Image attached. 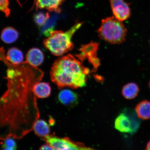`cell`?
Wrapping results in <instances>:
<instances>
[{"instance_id":"cell-13","label":"cell","mask_w":150,"mask_h":150,"mask_svg":"<svg viewBox=\"0 0 150 150\" xmlns=\"http://www.w3.org/2000/svg\"><path fill=\"white\" fill-rule=\"evenodd\" d=\"M18 37V31L12 27H8L5 28L1 32V40L7 44H11L16 42Z\"/></svg>"},{"instance_id":"cell-17","label":"cell","mask_w":150,"mask_h":150,"mask_svg":"<svg viewBox=\"0 0 150 150\" xmlns=\"http://www.w3.org/2000/svg\"><path fill=\"white\" fill-rule=\"evenodd\" d=\"M0 9L2 12L4 13L6 16L8 17L10 14V10L9 8V3L8 0H1Z\"/></svg>"},{"instance_id":"cell-22","label":"cell","mask_w":150,"mask_h":150,"mask_svg":"<svg viewBox=\"0 0 150 150\" xmlns=\"http://www.w3.org/2000/svg\"><path fill=\"white\" fill-rule=\"evenodd\" d=\"M146 150H150V140L148 142L146 146Z\"/></svg>"},{"instance_id":"cell-6","label":"cell","mask_w":150,"mask_h":150,"mask_svg":"<svg viewBox=\"0 0 150 150\" xmlns=\"http://www.w3.org/2000/svg\"><path fill=\"white\" fill-rule=\"evenodd\" d=\"M111 9L114 16L121 21L126 20L130 17V4L127 3L124 0H109Z\"/></svg>"},{"instance_id":"cell-14","label":"cell","mask_w":150,"mask_h":150,"mask_svg":"<svg viewBox=\"0 0 150 150\" xmlns=\"http://www.w3.org/2000/svg\"><path fill=\"white\" fill-rule=\"evenodd\" d=\"M33 130L37 136L41 137L49 135L50 129L48 124L42 120H37L33 125Z\"/></svg>"},{"instance_id":"cell-23","label":"cell","mask_w":150,"mask_h":150,"mask_svg":"<svg viewBox=\"0 0 150 150\" xmlns=\"http://www.w3.org/2000/svg\"><path fill=\"white\" fill-rule=\"evenodd\" d=\"M149 88L150 89V81H149Z\"/></svg>"},{"instance_id":"cell-2","label":"cell","mask_w":150,"mask_h":150,"mask_svg":"<svg viewBox=\"0 0 150 150\" xmlns=\"http://www.w3.org/2000/svg\"><path fill=\"white\" fill-rule=\"evenodd\" d=\"M79 59L69 54L54 62L50 71V79L58 89L66 87L76 89L86 86L90 70L83 65V60Z\"/></svg>"},{"instance_id":"cell-8","label":"cell","mask_w":150,"mask_h":150,"mask_svg":"<svg viewBox=\"0 0 150 150\" xmlns=\"http://www.w3.org/2000/svg\"><path fill=\"white\" fill-rule=\"evenodd\" d=\"M37 8L46 9L50 12L59 13L65 0H35Z\"/></svg>"},{"instance_id":"cell-16","label":"cell","mask_w":150,"mask_h":150,"mask_svg":"<svg viewBox=\"0 0 150 150\" xmlns=\"http://www.w3.org/2000/svg\"><path fill=\"white\" fill-rule=\"evenodd\" d=\"M49 18L48 13L39 12L34 15V20L37 25L42 27L45 24Z\"/></svg>"},{"instance_id":"cell-4","label":"cell","mask_w":150,"mask_h":150,"mask_svg":"<svg viewBox=\"0 0 150 150\" xmlns=\"http://www.w3.org/2000/svg\"><path fill=\"white\" fill-rule=\"evenodd\" d=\"M99 37L111 44H120L125 42L127 30L123 22L115 17L103 19L97 31Z\"/></svg>"},{"instance_id":"cell-9","label":"cell","mask_w":150,"mask_h":150,"mask_svg":"<svg viewBox=\"0 0 150 150\" xmlns=\"http://www.w3.org/2000/svg\"><path fill=\"white\" fill-rule=\"evenodd\" d=\"M26 61L35 66L42 64L44 61V55L39 49L33 48L28 51L26 56Z\"/></svg>"},{"instance_id":"cell-5","label":"cell","mask_w":150,"mask_h":150,"mask_svg":"<svg viewBox=\"0 0 150 150\" xmlns=\"http://www.w3.org/2000/svg\"><path fill=\"white\" fill-rule=\"evenodd\" d=\"M140 118L132 110H126L118 116L115 123V128L121 132L131 134L135 133L140 125Z\"/></svg>"},{"instance_id":"cell-18","label":"cell","mask_w":150,"mask_h":150,"mask_svg":"<svg viewBox=\"0 0 150 150\" xmlns=\"http://www.w3.org/2000/svg\"><path fill=\"white\" fill-rule=\"evenodd\" d=\"M67 150H95L91 148L86 147L83 144L73 141L69 149Z\"/></svg>"},{"instance_id":"cell-24","label":"cell","mask_w":150,"mask_h":150,"mask_svg":"<svg viewBox=\"0 0 150 150\" xmlns=\"http://www.w3.org/2000/svg\"><path fill=\"white\" fill-rule=\"evenodd\" d=\"M149 44H150V42H149Z\"/></svg>"},{"instance_id":"cell-10","label":"cell","mask_w":150,"mask_h":150,"mask_svg":"<svg viewBox=\"0 0 150 150\" xmlns=\"http://www.w3.org/2000/svg\"><path fill=\"white\" fill-rule=\"evenodd\" d=\"M33 91L38 98H44L50 96L51 93V88L48 83L39 82L34 86Z\"/></svg>"},{"instance_id":"cell-7","label":"cell","mask_w":150,"mask_h":150,"mask_svg":"<svg viewBox=\"0 0 150 150\" xmlns=\"http://www.w3.org/2000/svg\"><path fill=\"white\" fill-rule=\"evenodd\" d=\"M58 98L62 104L71 107L77 105L79 100L77 94L69 89L62 90L59 93Z\"/></svg>"},{"instance_id":"cell-11","label":"cell","mask_w":150,"mask_h":150,"mask_svg":"<svg viewBox=\"0 0 150 150\" xmlns=\"http://www.w3.org/2000/svg\"><path fill=\"white\" fill-rule=\"evenodd\" d=\"M135 110L137 115L140 119H150V102L147 100L142 101L137 105Z\"/></svg>"},{"instance_id":"cell-1","label":"cell","mask_w":150,"mask_h":150,"mask_svg":"<svg viewBox=\"0 0 150 150\" xmlns=\"http://www.w3.org/2000/svg\"><path fill=\"white\" fill-rule=\"evenodd\" d=\"M4 50H1V59L7 67V91L1 97L3 114L6 122H11L15 125L18 117V110L21 115V110H24V105L29 103L30 99L35 101V96L33 89L35 84L42 80L44 72L38 67L33 65L27 61L18 64H14L6 59ZM3 116V117H4Z\"/></svg>"},{"instance_id":"cell-21","label":"cell","mask_w":150,"mask_h":150,"mask_svg":"<svg viewBox=\"0 0 150 150\" xmlns=\"http://www.w3.org/2000/svg\"><path fill=\"white\" fill-rule=\"evenodd\" d=\"M3 150H16V149L6 147H2Z\"/></svg>"},{"instance_id":"cell-19","label":"cell","mask_w":150,"mask_h":150,"mask_svg":"<svg viewBox=\"0 0 150 150\" xmlns=\"http://www.w3.org/2000/svg\"><path fill=\"white\" fill-rule=\"evenodd\" d=\"M2 147H6L16 149L17 146L15 140L11 138H8L5 139L3 142Z\"/></svg>"},{"instance_id":"cell-20","label":"cell","mask_w":150,"mask_h":150,"mask_svg":"<svg viewBox=\"0 0 150 150\" xmlns=\"http://www.w3.org/2000/svg\"><path fill=\"white\" fill-rule=\"evenodd\" d=\"M39 150H54L51 146L47 144L43 145L40 148Z\"/></svg>"},{"instance_id":"cell-3","label":"cell","mask_w":150,"mask_h":150,"mask_svg":"<svg viewBox=\"0 0 150 150\" xmlns=\"http://www.w3.org/2000/svg\"><path fill=\"white\" fill-rule=\"evenodd\" d=\"M83 23L84 22H77L70 29L65 32L52 31L50 36L43 41V44L53 55L62 56L74 48L72 37Z\"/></svg>"},{"instance_id":"cell-15","label":"cell","mask_w":150,"mask_h":150,"mask_svg":"<svg viewBox=\"0 0 150 150\" xmlns=\"http://www.w3.org/2000/svg\"><path fill=\"white\" fill-rule=\"evenodd\" d=\"M139 90L137 84L134 83H129L123 87L122 90V94L125 98L132 99L137 96Z\"/></svg>"},{"instance_id":"cell-12","label":"cell","mask_w":150,"mask_h":150,"mask_svg":"<svg viewBox=\"0 0 150 150\" xmlns=\"http://www.w3.org/2000/svg\"><path fill=\"white\" fill-rule=\"evenodd\" d=\"M5 57L9 62L14 64H20L23 62L24 59L22 52L16 47H13L9 50Z\"/></svg>"}]
</instances>
